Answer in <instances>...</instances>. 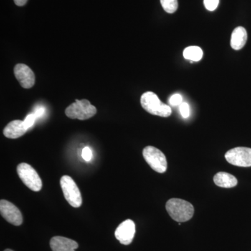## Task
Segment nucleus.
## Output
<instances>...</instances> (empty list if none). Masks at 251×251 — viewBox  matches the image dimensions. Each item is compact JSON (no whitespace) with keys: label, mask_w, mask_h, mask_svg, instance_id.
I'll return each mask as SVG.
<instances>
[{"label":"nucleus","mask_w":251,"mask_h":251,"mask_svg":"<svg viewBox=\"0 0 251 251\" xmlns=\"http://www.w3.org/2000/svg\"><path fill=\"white\" fill-rule=\"evenodd\" d=\"M214 182L219 187L229 188L237 186L238 181L233 175L220 172L214 176Z\"/></svg>","instance_id":"4468645a"},{"label":"nucleus","mask_w":251,"mask_h":251,"mask_svg":"<svg viewBox=\"0 0 251 251\" xmlns=\"http://www.w3.org/2000/svg\"><path fill=\"white\" fill-rule=\"evenodd\" d=\"M17 173L20 179L31 191H40L42 188V181L37 172L27 163H20L17 167Z\"/></svg>","instance_id":"20e7f679"},{"label":"nucleus","mask_w":251,"mask_h":251,"mask_svg":"<svg viewBox=\"0 0 251 251\" xmlns=\"http://www.w3.org/2000/svg\"><path fill=\"white\" fill-rule=\"evenodd\" d=\"M27 130L24 121L14 120V121L10 122L9 125L5 127L3 133L6 138L16 139V138L23 136Z\"/></svg>","instance_id":"f8f14e48"},{"label":"nucleus","mask_w":251,"mask_h":251,"mask_svg":"<svg viewBox=\"0 0 251 251\" xmlns=\"http://www.w3.org/2000/svg\"><path fill=\"white\" fill-rule=\"evenodd\" d=\"M1 215L9 224L14 226H21L23 224V215L17 206L9 201L1 200L0 202Z\"/></svg>","instance_id":"6e6552de"},{"label":"nucleus","mask_w":251,"mask_h":251,"mask_svg":"<svg viewBox=\"0 0 251 251\" xmlns=\"http://www.w3.org/2000/svg\"><path fill=\"white\" fill-rule=\"evenodd\" d=\"M142 107L149 113L162 117L171 116L172 109L169 105L162 103L156 94L151 92L144 93L140 99Z\"/></svg>","instance_id":"f03ea898"},{"label":"nucleus","mask_w":251,"mask_h":251,"mask_svg":"<svg viewBox=\"0 0 251 251\" xmlns=\"http://www.w3.org/2000/svg\"><path fill=\"white\" fill-rule=\"evenodd\" d=\"M226 161L233 166L239 167L251 166V149L239 147L229 150L226 152Z\"/></svg>","instance_id":"0eeeda50"},{"label":"nucleus","mask_w":251,"mask_h":251,"mask_svg":"<svg viewBox=\"0 0 251 251\" xmlns=\"http://www.w3.org/2000/svg\"><path fill=\"white\" fill-rule=\"evenodd\" d=\"M219 0H204V6L208 11H214L219 6Z\"/></svg>","instance_id":"a211bd4d"},{"label":"nucleus","mask_w":251,"mask_h":251,"mask_svg":"<svg viewBox=\"0 0 251 251\" xmlns=\"http://www.w3.org/2000/svg\"><path fill=\"white\" fill-rule=\"evenodd\" d=\"M44 112H45V108L44 107H37L36 108L35 111H34V114L35 115L36 119L39 118L41 116L44 115Z\"/></svg>","instance_id":"4be33fe9"},{"label":"nucleus","mask_w":251,"mask_h":251,"mask_svg":"<svg viewBox=\"0 0 251 251\" xmlns=\"http://www.w3.org/2000/svg\"><path fill=\"white\" fill-rule=\"evenodd\" d=\"M36 120V117L34 114H30V115H28L27 117H26L25 120H24L25 125L26 127H27V129H29V128H31L33 125H34V122H35Z\"/></svg>","instance_id":"aec40b11"},{"label":"nucleus","mask_w":251,"mask_h":251,"mask_svg":"<svg viewBox=\"0 0 251 251\" xmlns=\"http://www.w3.org/2000/svg\"><path fill=\"white\" fill-rule=\"evenodd\" d=\"M135 234V223L130 219L126 220L122 222L115 232V237L123 245H129L133 242Z\"/></svg>","instance_id":"1a4fd4ad"},{"label":"nucleus","mask_w":251,"mask_h":251,"mask_svg":"<svg viewBox=\"0 0 251 251\" xmlns=\"http://www.w3.org/2000/svg\"><path fill=\"white\" fill-rule=\"evenodd\" d=\"M183 97L181 94H175L169 99V103L173 106H177L183 103Z\"/></svg>","instance_id":"f3484780"},{"label":"nucleus","mask_w":251,"mask_h":251,"mask_svg":"<svg viewBox=\"0 0 251 251\" xmlns=\"http://www.w3.org/2000/svg\"><path fill=\"white\" fill-rule=\"evenodd\" d=\"M203 57V51L198 46H189L184 50V57L192 62H198Z\"/></svg>","instance_id":"2eb2a0df"},{"label":"nucleus","mask_w":251,"mask_h":251,"mask_svg":"<svg viewBox=\"0 0 251 251\" xmlns=\"http://www.w3.org/2000/svg\"><path fill=\"white\" fill-rule=\"evenodd\" d=\"M247 41V32L245 28L237 27L232 31L230 46L235 50H241L245 46Z\"/></svg>","instance_id":"ddd939ff"},{"label":"nucleus","mask_w":251,"mask_h":251,"mask_svg":"<svg viewBox=\"0 0 251 251\" xmlns=\"http://www.w3.org/2000/svg\"><path fill=\"white\" fill-rule=\"evenodd\" d=\"M82 157L86 161H90L92 158V151L90 148L86 147L82 151Z\"/></svg>","instance_id":"412c9836"},{"label":"nucleus","mask_w":251,"mask_h":251,"mask_svg":"<svg viewBox=\"0 0 251 251\" xmlns=\"http://www.w3.org/2000/svg\"><path fill=\"white\" fill-rule=\"evenodd\" d=\"M15 4L18 6H23L25 5L27 0H14Z\"/></svg>","instance_id":"5701e85b"},{"label":"nucleus","mask_w":251,"mask_h":251,"mask_svg":"<svg viewBox=\"0 0 251 251\" xmlns=\"http://www.w3.org/2000/svg\"><path fill=\"white\" fill-rule=\"evenodd\" d=\"M143 155L145 161L153 171L158 173L166 172L168 168L166 157L161 150L153 146H148L144 149Z\"/></svg>","instance_id":"423d86ee"},{"label":"nucleus","mask_w":251,"mask_h":251,"mask_svg":"<svg viewBox=\"0 0 251 251\" xmlns=\"http://www.w3.org/2000/svg\"><path fill=\"white\" fill-rule=\"evenodd\" d=\"M97 110L87 99L75 100L65 110L66 115L71 119L86 120L94 117Z\"/></svg>","instance_id":"7ed1b4c3"},{"label":"nucleus","mask_w":251,"mask_h":251,"mask_svg":"<svg viewBox=\"0 0 251 251\" xmlns=\"http://www.w3.org/2000/svg\"><path fill=\"white\" fill-rule=\"evenodd\" d=\"M50 246L52 251H75L78 248V244L75 241L60 236L52 237Z\"/></svg>","instance_id":"9b49d317"},{"label":"nucleus","mask_w":251,"mask_h":251,"mask_svg":"<svg viewBox=\"0 0 251 251\" xmlns=\"http://www.w3.org/2000/svg\"><path fill=\"white\" fill-rule=\"evenodd\" d=\"M14 74L23 88H31L35 83V75L34 72L25 64H16L14 68Z\"/></svg>","instance_id":"9d476101"},{"label":"nucleus","mask_w":251,"mask_h":251,"mask_svg":"<svg viewBox=\"0 0 251 251\" xmlns=\"http://www.w3.org/2000/svg\"><path fill=\"white\" fill-rule=\"evenodd\" d=\"M64 198L73 207L78 208L82 205V199L80 190L71 176L64 175L60 179Z\"/></svg>","instance_id":"39448f33"},{"label":"nucleus","mask_w":251,"mask_h":251,"mask_svg":"<svg viewBox=\"0 0 251 251\" xmlns=\"http://www.w3.org/2000/svg\"><path fill=\"white\" fill-rule=\"evenodd\" d=\"M4 251H14L11 250V249H6V250H5Z\"/></svg>","instance_id":"b1692460"},{"label":"nucleus","mask_w":251,"mask_h":251,"mask_svg":"<svg viewBox=\"0 0 251 251\" xmlns=\"http://www.w3.org/2000/svg\"><path fill=\"white\" fill-rule=\"evenodd\" d=\"M166 207L170 216L176 222L189 221L194 214V207L192 204L178 198L169 200L166 203Z\"/></svg>","instance_id":"f257e3e1"},{"label":"nucleus","mask_w":251,"mask_h":251,"mask_svg":"<svg viewBox=\"0 0 251 251\" xmlns=\"http://www.w3.org/2000/svg\"><path fill=\"white\" fill-rule=\"evenodd\" d=\"M162 6L168 14H173L178 9L177 0H161Z\"/></svg>","instance_id":"dca6fc26"},{"label":"nucleus","mask_w":251,"mask_h":251,"mask_svg":"<svg viewBox=\"0 0 251 251\" xmlns=\"http://www.w3.org/2000/svg\"><path fill=\"white\" fill-rule=\"evenodd\" d=\"M180 113H181V116L184 118H188L190 115V109L189 105L187 103L183 102L181 105H179Z\"/></svg>","instance_id":"6ab92c4d"}]
</instances>
